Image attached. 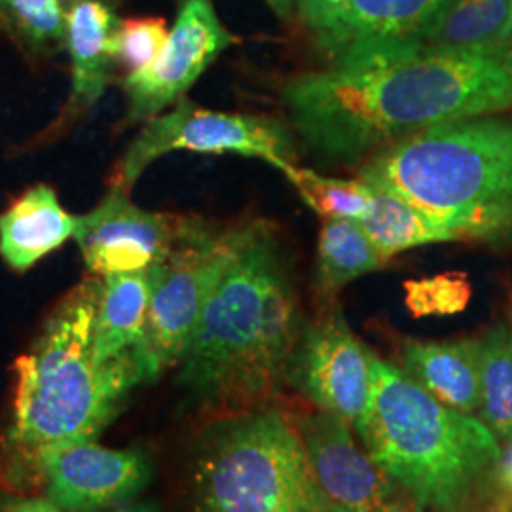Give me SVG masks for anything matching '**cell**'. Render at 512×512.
<instances>
[{"label": "cell", "mask_w": 512, "mask_h": 512, "mask_svg": "<svg viewBox=\"0 0 512 512\" xmlns=\"http://www.w3.org/2000/svg\"><path fill=\"white\" fill-rule=\"evenodd\" d=\"M0 512H65L48 497H23V495H0Z\"/></svg>", "instance_id": "cell-29"}, {"label": "cell", "mask_w": 512, "mask_h": 512, "mask_svg": "<svg viewBox=\"0 0 512 512\" xmlns=\"http://www.w3.org/2000/svg\"><path fill=\"white\" fill-rule=\"evenodd\" d=\"M283 103L327 164H359L427 129L512 110V44L401 46L300 74Z\"/></svg>", "instance_id": "cell-1"}, {"label": "cell", "mask_w": 512, "mask_h": 512, "mask_svg": "<svg viewBox=\"0 0 512 512\" xmlns=\"http://www.w3.org/2000/svg\"><path fill=\"white\" fill-rule=\"evenodd\" d=\"M0 23L38 54L67 44V12L57 0H0Z\"/></svg>", "instance_id": "cell-24"}, {"label": "cell", "mask_w": 512, "mask_h": 512, "mask_svg": "<svg viewBox=\"0 0 512 512\" xmlns=\"http://www.w3.org/2000/svg\"><path fill=\"white\" fill-rule=\"evenodd\" d=\"M511 0H452L418 46L458 48L501 42Z\"/></svg>", "instance_id": "cell-22"}, {"label": "cell", "mask_w": 512, "mask_h": 512, "mask_svg": "<svg viewBox=\"0 0 512 512\" xmlns=\"http://www.w3.org/2000/svg\"><path fill=\"white\" fill-rule=\"evenodd\" d=\"M387 262L359 220H325L317 243L315 285L332 296L348 283L384 268Z\"/></svg>", "instance_id": "cell-20"}, {"label": "cell", "mask_w": 512, "mask_h": 512, "mask_svg": "<svg viewBox=\"0 0 512 512\" xmlns=\"http://www.w3.org/2000/svg\"><path fill=\"white\" fill-rule=\"evenodd\" d=\"M57 2L63 6V10H65V12H69V10L73 8L74 4H78L80 0H57Z\"/></svg>", "instance_id": "cell-33"}, {"label": "cell", "mask_w": 512, "mask_h": 512, "mask_svg": "<svg viewBox=\"0 0 512 512\" xmlns=\"http://www.w3.org/2000/svg\"><path fill=\"white\" fill-rule=\"evenodd\" d=\"M103 281L93 327V357L101 365L126 357L137 359L152 293L150 270L109 274Z\"/></svg>", "instance_id": "cell-18"}, {"label": "cell", "mask_w": 512, "mask_h": 512, "mask_svg": "<svg viewBox=\"0 0 512 512\" xmlns=\"http://www.w3.org/2000/svg\"><path fill=\"white\" fill-rule=\"evenodd\" d=\"M245 226L215 230L196 219L169 256L148 268L152 293L147 327L135 353L145 382L181 363L209 296L238 255Z\"/></svg>", "instance_id": "cell-7"}, {"label": "cell", "mask_w": 512, "mask_h": 512, "mask_svg": "<svg viewBox=\"0 0 512 512\" xmlns=\"http://www.w3.org/2000/svg\"><path fill=\"white\" fill-rule=\"evenodd\" d=\"M342 0H294V6L302 21L311 29H319L334 14Z\"/></svg>", "instance_id": "cell-28"}, {"label": "cell", "mask_w": 512, "mask_h": 512, "mask_svg": "<svg viewBox=\"0 0 512 512\" xmlns=\"http://www.w3.org/2000/svg\"><path fill=\"white\" fill-rule=\"evenodd\" d=\"M192 495L196 512H327L293 421L268 406L234 412L203 433Z\"/></svg>", "instance_id": "cell-6"}, {"label": "cell", "mask_w": 512, "mask_h": 512, "mask_svg": "<svg viewBox=\"0 0 512 512\" xmlns=\"http://www.w3.org/2000/svg\"><path fill=\"white\" fill-rule=\"evenodd\" d=\"M482 421L495 440H512V330L497 325L480 338V408Z\"/></svg>", "instance_id": "cell-21"}, {"label": "cell", "mask_w": 512, "mask_h": 512, "mask_svg": "<svg viewBox=\"0 0 512 512\" xmlns=\"http://www.w3.org/2000/svg\"><path fill=\"white\" fill-rule=\"evenodd\" d=\"M74 232L76 217L63 209L50 186L37 184L0 215V256L10 268L25 272L74 238Z\"/></svg>", "instance_id": "cell-17"}, {"label": "cell", "mask_w": 512, "mask_h": 512, "mask_svg": "<svg viewBox=\"0 0 512 512\" xmlns=\"http://www.w3.org/2000/svg\"><path fill=\"white\" fill-rule=\"evenodd\" d=\"M404 372L439 403L475 416L480 408V340H406Z\"/></svg>", "instance_id": "cell-16"}, {"label": "cell", "mask_w": 512, "mask_h": 512, "mask_svg": "<svg viewBox=\"0 0 512 512\" xmlns=\"http://www.w3.org/2000/svg\"><path fill=\"white\" fill-rule=\"evenodd\" d=\"M304 327L272 230L253 222L209 296L181 359L179 384L196 403L249 410L285 385Z\"/></svg>", "instance_id": "cell-3"}, {"label": "cell", "mask_w": 512, "mask_h": 512, "mask_svg": "<svg viewBox=\"0 0 512 512\" xmlns=\"http://www.w3.org/2000/svg\"><path fill=\"white\" fill-rule=\"evenodd\" d=\"M103 285L95 275L65 294L16 361L14 418L0 444V475L14 490L37 486L40 465L55 450L97 440L145 382L135 357L105 365L93 357Z\"/></svg>", "instance_id": "cell-2"}, {"label": "cell", "mask_w": 512, "mask_h": 512, "mask_svg": "<svg viewBox=\"0 0 512 512\" xmlns=\"http://www.w3.org/2000/svg\"><path fill=\"white\" fill-rule=\"evenodd\" d=\"M177 150L239 154L262 160L281 173L296 165L293 137L279 122L253 114L203 109L183 97L167 112L147 120L126 150L114 186L129 192L148 165Z\"/></svg>", "instance_id": "cell-8"}, {"label": "cell", "mask_w": 512, "mask_h": 512, "mask_svg": "<svg viewBox=\"0 0 512 512\" xmlns=\"http://www.w3.org/2000/svg\"><path fill=\"white\" fill-rule=\"evenodd\" d=\"M270 4V8L274 10L279 18L289 19L293 18L294 14V0H266Z\"/></svg>", "instance_id": "cell-31"}, {"label": "cell", "mask_w": 512, "mask_h": 512, "mask_svg": "<svg viewBox=\"0 0 512 512\" xmlns=\"http://www.w3.org/2000/svg\"><path fill=\"white\" fill-rule=\"evenodd\" d=\"M359 222L385 260L423 245L458 241L448 228L384 186H372L370 209Z\"/></svg>", "instance_id": "cell-19"}, {"label": "cell", "mask_w": 512, "mask_h": 512, "mask_svg": "<svg viewBox=\"0 0 512 512\" xmlns=\"http://www.w3.org/2000/svg\"><path fill=\"white\" fill-rule=\"evenodd\" d=\"M194 220L145 211L114 186L93 211L76 217L74 239L93 275L139 272L167 258Z\"/></svg>", "instance_id": "cell-11"}, {"label": "cell", "mask_w": 512, "mask_h": 512, "mask_svg": "<svg viewBox=\"0 0 512 512\" xmlns=\"http://www.w3.org/2000/svg\"><path fill=\"white\" fill-rule=\"evenodd\" d=\"M120 25L105 0H80L67 12V52L73 65L69 114H80L95 107L107 92L116 61L112 40Z\"/></svg>", "instance_id": "cell-15"}, {"label": "cell", "mask_w": 512, "mask_h": 512, "mask_svg": "<svg viewBox=\"0 0 512 512\" xmlns=\"http://www.w3.org/2000/svg\"><path fill=\"white\" fill-rule=\"evenodd\" d=\"M511 330H512V325H511Z\"/></svg>", "instance_id": "cell-35"}, {"label": "cell", "mask_w": 512, "mask_h": 512, "mask_svg": "<svg viewBox=\"0 0 512 512\" xmlns=\"http://www.w3.org/2000/svg\"><path fill=\"white\" fill-rule=\"evenodd\" d=\"M450 4L452 0H342L313 37L332 65L418 46Z\"/></svg>", "instance_id": "cell-14"}, {"label": "cell", "mask_w": 512, "mask_h": 512, "mask_svg": "<svg viewBox=\"0 0 512 512\" xmlns=\"http://www.w3.org/2000/svg\"><path fill=\"white\" fill-rule=\"evenodd\" d=\"M234 42L211 0H181L160 55L147 69L124 76L129 120L147 122L181 101Z\"/></svg>", "instance_id": "cell-10"}, {"label": "cell", "mask_w": 512, "mask_h": 512, "mask_svg": "<svg viewBox=\"0 0 512 512\" xmlns=\"http://www.w3.org/2000/svg\"><path fill=\"white\" fill-rule=\"evenodd\" d=\"M408 308L416 315H450L461 311L471 296L463 275H439L406 285Z\"/></svg>", "instance_id": "cell-26"}, {"label": "cell", "mask_w": 512, "mask_h": 512, "mask_svg": "<svg viewBox=\"0 0 512 512\" xmlns=\"http://www.w3.org/2000/svg\"><path fill=\"white\" fill-rule=\"evenodd\" d=\"M152 478L143 450H114L97 440L63 446L40 465L38 484L65 512H103L133 501Z\"/></svg>", "instance_id": "cell-13"}, {"label": "cell", "mask_w": 512, "mask_h": 512, "mask_svg": "<svg viewBox=\"0 0 512 512\" xmlns=\"http://www.w3.org/2000/svg\"><path fill=\"white\" fill-rule=\"evenodd\" d=\"M283 175L293 183L306 205L323 220H361L370 209L372 186L363 179H334L298 165L289 167Z\"/></svg>", "instance_id": "cell-23"}, {"label": "cell", "mask_w": 512, "mask_h": 512, "mask_svg": "<svg viewBox=\"0 0 512 512\" xmlns=\"http://www.w3.org/2000/svg\"><path fill=\"white\" fill-rule=\"evenodd\" d=\"M374 353L351 332L340 311L304 325L294 346L285 384L317 410L355 425L372 397Z\"/></svg>", "instance_id": "cell-9"}, {"label": "cell", "mask_w": 512, "mask_h": 512, "mask_svg": "<svg viewBox=\"0 0 512 512\" xmlns=\"http://www.w3.org/2000/svg\"><path fill=\"white\" fill-rule=\"evenodd\" d=\"M488 512H512V440L505 444V450L501 448Z\"/></svg>", "instance_id": "cell-27"}, {"label": "cell", "mask_w": 512, "mask_h": 512, "mask_svg": "<svg viewBox=\"0 0 512 512\" xmlns=\"http://www.w3.org/2000/svg\"><path fill=\"white\" fill-rule=\"evenodd\" d=\"M399 512H406V511H399Z\"/></svg>", "instance_id": "cell-34"}, {"label": "cell", "mask_w": 512, "mask_h": 512, "mask_svg": "<svg viewBox=\"0 0 512 512\" xmlns=\"http://www.w3.org/2000/svg\"><path fill=\"white\" fill-rule=\"evenodd\" d=\"M107 512H162L160 507L152 501H129L120 507H114Z\"/></svg>", "instance_id": "cell-30"}, {"label": "cell", "mask_w": 512, "mask_h": 512, "mask_svg": "<svg viewBox=\"0 0 512 512\" xmlns=\"http://www.w3.org/2000/svg\"><path fill=\"white\" fill-rule=\"evenodd\" d=\"M293 423L327 512L406 511L401 490L359 448L351 423L325 410L302 414Z\"/></svg>", "instance_id": "cell-12"}, {"label": "cell", "mask_w": 512, "mask_h": 512, "mask_svg": "<svg viewBox=\"0 0 512 512\" xmlns=\"http://www.w3.org/2000/svg\"><path fill=\"white\" fill-rule=\"evenodd\" d=\"M359 179L403 196L458 241L512 238V120L482 116L427 129L376 152Z\"/></svg>", "instance_id": "cell-5"}, {"label": "cell", "mask_w": 512, "mask_h": 512, "mask_svg": "<svg viewBox=\"0 0 512 512\" xmlns=\"http://www.w3.org/2000/svg\"><path fill=\"white\" fill-rule=\"evenodd\" d=\"M167 35L169 31L162 18L120 21L112 40L116 67L124 69L126 74L147 69L162 52Z\"/></svg>", "instance_id": "cell-25"}, {"label": "cell", "mask_w": 512, "mask_h": 512, "mask_svg": "<svg viewBox=\"0 0 512 512\" xmlns=\"http://www.w3.org/2000/svg\"><path fill=\"white\" fill-rule=\"evenodd\" d=\"M512 38V0H511V16H509V21H507V27H505V31H503V37H501V42H509Z\"/></svg>", "instance_id": "cell-32"}, {"label": "cell", "mask_w": 512, "mask_h": 512, "mask_svg": "<svg viewBox=\"0 0 512 512\" xmlns=\"http://www.w3.org/2000/svg\"><path fill=\"white\" fill-rule=\"evenodd\" d=\"M416 512H488L501 444L476 416L431 397L403 368L372 361V397L353 425Z\"/></svg>", "instance_id": "cell-4"}]
</instances>
